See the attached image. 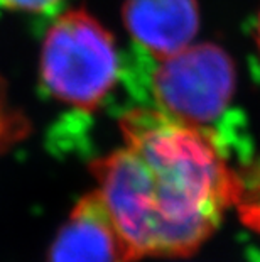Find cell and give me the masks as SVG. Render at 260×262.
Wrapping results in <instances>:
<instances>
[{
    "label": "cell",
    "mask_w": 260,
    "mask_h": 262,
    "mask_svg": "<svg viewBox=\"0 0 260 262\" xmlns=\"http://www.w3.org/2000/svg\"><path fill=\"white\" fill-rule=\"evenodd\" d=\"M124 146L97 159V191L127 262L196 252L235 205L239 171L217 139L157 108L120 122Z\"/></svg>",
    "instance_id": "6da1fadb"
},
{
    "label": "cell",
    "mask_w": 260,
    "mask_h": 262,
    "mask_svg": "<svg viewBox=\"0 0 260 262\" xmlns=\"http://www.w3.org/2000/svg\"><path fill=\"white\" fill-rule=\"evenodd\" d=\"M120 71L115 39L86 10L61 14L46 32L41 51L44 86L61 103L95 110Z\"/></svg>",
    "instance_id": "7a4b0ae2"
},
{
    "label": "cell",
    "mask_w": 260,
    "mask_h": 262,
    "mask_svg": "<svg viewBox=\"0 0 260 262\" xmlns=\"http://www.w3.org/2000/svg\"><path fill=\"white\" fill-rule=\"evenodd\" d=\"M235 88L233 59L211 42L191 44L174 56L160 59L151 78L157 110L203 129L221 117Z\"/></svg>",
    "instance_id": "3957f363"
},
{
    "label": "cell",
    "mask_w": 260,
    "mask_h": 262,
    "mask_svg": "<svg viewBox=\"0 0 260 262\" xmlns=\"http://www.w3.org/2000/svg\"><path fill=\"white\" fill-rule=\"evenodd\" d=\"M122 17L132 39L159 61L191 46L200 29L196 0H125Z\"/></svg>",
    "instance_id": "277c9868"
},
{
    "label": "cell",
    "mask_w": 260,
    "mask_h": 262,
    "mask_svg": "<svg viewBox=\"0 0 260 262\" xmlns=\"http://www.w3.org/2000/svg\"><path fill=\"white\" fill-rule=\"evenodd\" d=\"M49 262H127L98 191L85 194L58 232Z\"/></svg>",
    "instance_id": "5b68a950"
},
{
    "label": "cell",
    "mask_w": 260,
    "mask_h": 262,
    "mask_svg": "<svg viewBox=\"0 0 260 262\" xmlns=\"http://www.w3.org/2000/svg\"><path fill=\"white\" fill-rule=\"evenodd\" d=\"M233 208L243 225L260 233V166L239 171V191Z\"/></svg>",
    "instance_id": "8992f818"
},
{
    "label": "cell",
    "mask_w": 260,
    "mask_h": 262,
    "mask_svg": "<svg viewBox=\"0 0 260 262\" xmlns=\"http://www.w3.org/2000/svg\"><path fill=\"white\" fill-rule=\"evenodd\" d=\"M61 0H0V5L10 10H22V12L42 14L53 10Z\"/></svg>",
    "instance_id": "52a82bcc"
},
{
    "label": "cell",
    "mask_w": 260,
    "mask_h": 262,
    "mask_svg": "<svg viewBox=\"0 0 260 262\" xmlns=\"http://www.w3.org/2000/svg\"><path fill=\"white\" fill-rule=\"evenodd\" d=\"M255 41H257L258 53H260V12H258V17H257V26H255Z\"/></svg>",
    "instance_id": "ba28073f"
}]
</instances>
